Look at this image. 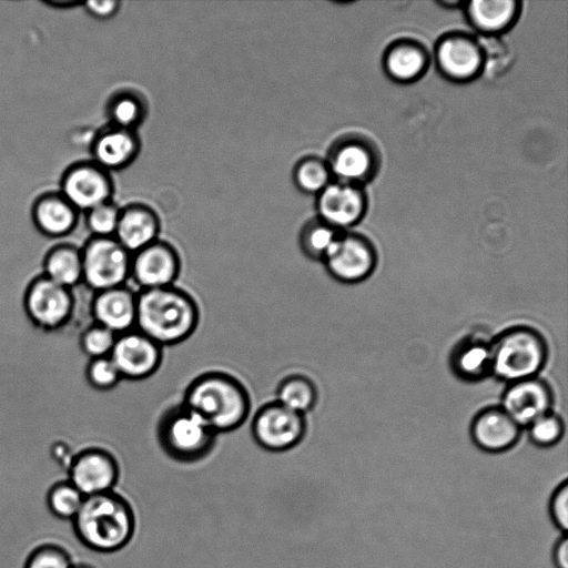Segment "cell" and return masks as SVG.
<instances>
[{"mask_svg":"<svg viewBox=\"0 0 568 568\" xmlns=\"http://www.w3.org/2000/svg\"><path fill=\"white\" fill-rule=\"evenodd\" d=\"M197 324V305L183 290L172 285L136 295L135 329L161 347L185 341Z\"/></svg>","mask_w":568,"mask_h":568,"instance_id":"obj_1","label":"cell"},{"mask_svg":"<svg viewBox=\"0 0 568 568\" xmlns=\"http://www.w3.org/2000/svg\"><path fill=\"white\" fill-rule=\"evenodd\" d=\"M73 523L81 541L101 552L125 547L135 528L131 504L115 490L84 497Z\"/></svg>","mask_w":568,"mask_h":568,"instance_id":"obj_2","label":"cell"},{"mask_svg":"<svg viewBox=\"0 0 568 568\" xmlns=\"http://www.w3.org/2000/svg\"><path fill=\"white\" fill-rule=\"evenodd\" d=\"M183 404L216 434L240 427L251 408L248 393L241 382L220 372L195 378L185 390Z\"/></svg>","mask_w":568,"mask_h":568,"instance_id":"obj_3","label":"cell"},{"mask_svg":"<svg viewBox=\"0 0 568 568\" xmlns=\"http://www.w3.org/2000/svg\"><path fill=\"white\" fill-rule=\"evenodd\" d=\"M489 347L491 374L507 384L536 377L548 356L544 336L528 326L505 329Z\"/></svg>","mask_w":568,"mask_h":568,"instance_id":"obj_4","label":"cell"},{"mask_svg":"<svg viewBox=\"0 0 568 568\" xmlns=\"http://www.w3.org/2000/svg\"><path fill=\"white\" fill-rule=\"evenodd\" d=\"M216 433L184 404L170 409L161 419L159 440L171 458L192 463L203 458L214 446Z\"/></svg>","mask_w":568,"mask_h":568,"instance_id":"obj_5","label":"cell"},{"mask_svg":"<svg viewBox=\"0 0 568 568\" xmlns=\"http://www.w3.org/2000/svg\"><path fill=\"white\" fill-rule=\"evenodd\" d=\"M326 163L337 182L362 186L375 178L382 156L369 136L354 132L342 135L333 143Z\"/></svg>","mask_w":568,"mask_h":568,"instance_id":"obj_6","label":"cell"},{"mask_svg":"<svg viewBox=\"0 0 568 568\" xmlns=\"http://www.w3.org/2000/svg\"><path fill=\"white\" fill-rule=\"evenodd\" d=\"M82 277L101 292L123 286L130 277L131 254L114 237H94L81 250Z\"/></svg>","mask_w":568,"mask_h":568,"instance_id":"obj_7","label":"cell"},{"mask_svg":"<svg viewBox=\"0 0 568 568\" xmlns=\"http://www.w3.org/2000/svg\"><path fill=\"white\" fill-rule=\"evenodd\" d=\"M323 262L335 280L355 284L372 275L376 267L377 253L366 236L342 232Z\"/></svg>","mask_w":568,"mask_h":568,"instance_id":"obj_8","label":"cell"},{"mask_svg":"<svg viewBox=\"0 0 568 568\" xmlns=\"http://www.w3.org/2000/svg\"><path fill=\"white\" fill-rule=\"evenodd\" d=\"M78 211H89L112 201L114 184L110 172L91 161H79L63 172L59 190Z\"/></svg>","mask_w":568,"mask_h":568,"instance_id":"obj_9","label":"cell"},{"mask_svg":"<svg viewBox=\"0 0 568 568\" xmlns=\"http://www.w3.org/2000/svg\"><path fill=\"white\" fill-rule=\"evenodd\" d=\"M304 415L294 413L276 402L263 406L252 422L255 442L270 452H285L296 446L304 437Z\"/></svg>","mask_w":568,"mask_h":568,"instance_id":"obj_10","label":"cell"},{"mask_svg":"<svg viewBox=\"0 0 568 568\" xmlns=\"http://www.w3.org/2000/svg\"><path fill=\"white\" fill-rule=\"evenodd\" d=\"M439 71L450 81L469 82L484 69V55L479 40L466 32L444 34L435 48Z\"/></svg>","mask_w":568,"mask_h":568,"instance_id":"obj_11","label":"cell"},{"mask_svg":"<svg viewBox=\"0 0 568 568\" xmlns=\"http://www.w3.org/2000/svg\"><path fill=\"white\" fill-rule=\"evenodd\" d=\"M181 261L178 251L160 239L131 255L130 277L142 290L172 286Z\"/></svg>","mask_w":568,"mask_h":568,"instance_id":"obj_12","label":"cell"},{"mask_svg":"<svg viewBox=\"0 0 568 568\" xmlns=\"http://www.w3.org/2000/svg\"><path fill=\"white\" fill-rule=\"evenodd\" d=\"M119 479L120 466L115 456L100 447L81 452L69 473V483L84 497L113 490Z\"/></svg>","mask_w":568,"mask_h":568,"instance_id":"obj_13","label":"cell"},{"mask_svg":"<svg viewBox=\"0 0 568 568\" xmlns=\"http://www.w3.org/2000/svg\"><path fill=\"white\" fill-rule=\"evenodd\" d=\"M316 197L317 219L341 232L357 224L367 209L366 193L355 184L332 181Z\"/></svg>","mask_w":568,"mask_h":568,"instance_id":"obj_14","label":"cell"},{"mask_svg":"<svg viewBox=\"0 0 568 568\" xmlns=\"http://www.w3.org/2000/svg\"><path fill=\"white\" fill-rule=\"evenodd\" d=\"M110 358L121 377L143 379L160 367L162 347L138 329H131L116 336Z\"/></svg>","mask_w":568,"mask_h":568,"instance_id":"obj_15","label":"cell"},{"mask_svg":"<svg viewBox=\"0 0 568 568\" xmlns=\"http://www.w3.org/2000/svg\"><path fill=\"white\" fill-rule=\"evenodd\" d=\"M552 402L550 386L536 376L507 384L500 407L523 428L549 413Z\"/></svg>","mask_w":568,"mask_h":568,"instance_id":"obj_16","label":"cell"},{"mask_svg":"<svg viewBox=\"0 0 568 568\" xmlns=\"http://www.w3.org/2000/svg\"><path fill=\"white\" fill-rule=\"evenodd\" d=\"M520 430L500 406L480 410L470 424L473 443L488 454H501L511 449L519 440Z\"/></svg>","mask_w":568,"mask_h":568,"instance_id":"obj_17","label":"cell"},{"mask_svg":"<svg viewBox=\"0 0 568 568\" xmlns=\"http://www.w3.org/2000/svg\"><path fill=\"white\" fill-rule=\"evenodd\" d=\"M160 230V217L153 209L131 203L120 209L113 237L132 255L159 240Z\"/></svg>","mask_w":568,"mask_h":568,"instance_id":"obj_18","label":"cell"},{"mask_svg":"<svg viewBox=\"0 0 568 568\" xmlns=\"http://www.w3.org/2000/svg\"><path fill=\"white\" fill-rule=\"evenodd\" d=\"M78 211L60 191L39 194L31 205V217L37 230L49 237L70 234L79 222Z\"/></svg>","mask_w":568,"mask_h":568,"instance_id":"obj_19","label":"cell"},{"mask_svg":"<svg viewBox=\"0 0 568 568\" xmlns=\"http://www.w3.org/2000/svg\"><path fill=\"white\" fill-rule=\"evenodd\" d=\"M26 307L34 322L43 328H51L58 327L69 317L72 300L65 287L47 277L30 287Z\"/></svg>","mask_w":568,"mask_h":568,"instance_id":"obj_20","label":"cell"},{"mask_svg":"<svg viewBox=\"0 0 568 568\" xmlns=\"http://www.w3.org/2000/svg\"><path fill=\"white\" fill-rule=\"evenodd\" d=\"M139 152L136 132L112 125L99 132L91 145L92 161L108 172L126 168Z\"/></svg>","mask_w":568,"mask_h":568,"instance_id":"obj_21","label":"cell"},{"mask_svg":"<svg viewBox=\"0 0 568 568\" xmlns=\"http://www.w3.org/2000/svg\"><path fill=\"white\" fill-rule=\"evenodd\" d=\"M92 311L99 325L119 335L135 327L136 295L126 286L99 292Z\"/></svg>","mask_w":568,"mask_h":568,"instance_id":"obj_22","label":"cell"},{"mask_svg":"<svg viewBox=\"0 0 568 568\" xmlns=\"http://www.w3.org/2000/svg\"><path fill=\"white\" fill-rule=\"evenodd\" d=\"M383 65L387 75L400 83H409L422 78L429 65L426 47L415 39H398L384 52Z\"/></svg>","mask_w":568,"mask_h":568,"instance_id":"obj_23","label":"cell"},{"mask_svg":"<svg viewBox=\"0 0 568 568\" xmlns=\"http://www.w3.org/2000/svg\"><path fill=\"white\" fill-rule=\"evenodd\" d=\"M469 23L484 37H498L507 31L520 13V1L474 0L465 3Z\"/></svg>","mask_w":568,"mask_h":568,"instance_id":"obj_24","label":"cell"},{"mask_svg":"<svg viewBox=\"0 0 568 568\" xmlns=\"http://www.w3.org/2000/svg\"><path fill=\"white\" fill-rule=\"evenodd\" d=\"M453 373L466 382H476L491 374L490 347L484 342L466 339L452 352Z\"/></svg>","mask_w":568,"mask_h":568,"instance_id":"obj_25","label":"cell"},{"mask_svg":"<svg viewBox=\"0 0 568 568\" xmlns=\"http://www.w3.org/2000/svg\"><path fill=\"white\" fill-rule=\"evenodd\" d=\"M48 278L63 286H72L82 277L81 250L71 244L52 247L44 258Z\"/></svg>","mask_w":568,"mask_h":568,"instance_id":"obj_26","label":"cell"},{"mask_svg":"<svg viewBox=\"0 0 568 568\" xmlns=\"http://www.w3.org/2000/svg\"><path fill=\"white\" fill-rule=\"evenodd\" d=\"M106 113L112 126L135 131L145 119L146 103L134 91H119L109 100Z\"/></svg>","mask_w":568,"mask_h":568,"instance_id":"obj_27","label":"cell"},{"mask_svg":"<svg viewBox=\"0 0 568 568\" xmlns=\"http://www.w3.org/2000/svg\"><path fill=\"white\" fill-rule=\"evenodd\" d=\"M317 400V390L313 382L304 376L294 375L281 382L276 392V403L304 415Z\"/></svg>","mask_w":568,"mask_h":568,"instance_id":"obj_28","label":"cell"},{"mask_svg":"<svg viewBox=\"0 0 568 568\" xmlns=\"http://www.w3.org/2000/svg\"><path fill=\"white\" fill-rule=\"evenodd\" d=\"M293 181L301 192L317 195L332 182V174L325 160L308 155L295 164Z\"/></svg>","mask_w":568,"mask_h":568,"instance_id":"obj_29","label":"cell"},{"mask_svg":"<svg viewBox=\"0 0 568 568\" xmlns=\"http://www.w3.org/2000/svg\"><path fill=\"white\" fill-rule=\"evenodd\" d=\"M341 233L320 219L310 221L300 234L301 248L310 258L323 261Z\"/></svg>","mask_w":568,"mask_h":568,"instance_id":"obj_30","label":"cell"},{"mask_svg":"<svg viewBox=\"0 0 568 568\" xmlns=\"http://www.w3.org/2000/svg\"><path fill=\"white\" fill-rule=\"evenodd\" d=\"M83 500L84 496L69 481L55 485L48 496L49 508L62 519H73Z\"/></svg>","mask_w":568,"mask_h":568,"instance_id":"obj_31","label":"cell"},{"mask_svg":"<svg viewBox=\"0 0 568 568\" xmlns=\"http://www.w3.org/2000/svg\"><path fill=\"white\" fill-rule=\"evenodd\" d=\"M527 428L530 442L540 448L557 445L565 433L561 417L551 412L534 420Z\"/></svg>","mask_w":568,"mask_h":568,"instance_id":"obj_32","label":"cell"},{"mask_svg":"<svg viewBox=\"0 0 568 568\" xmlns=\"http://www.w3.org/2000/svg\"><path fill=\"white\" fill-rule=\"evenodd\" d=\"M85 214L87 226L94 237L114 236L120 207L112 201L94 206L87 211Z\"/></svg>","mask_w":568,"mask_h":568,"instance_id":"obj_33","label":"cell"},{"mask_svg":"<svg viewBox=\"0 0 568 568\" xmlns=\"http://www.w3.org/2000/svg\"><path fill=\"white\" fill-rule=\"evenodd\" d=\"M479 43L484 55L483 71L491 75H500L510 67L511 52L498 37H483Z\"/></svg>","mask_w":568,"mask_h":568,"instance_id":"obj_34","label":"cell"},{"mask_svg":"<svg viewBox=\"0 0 568 568\" xmlns=\"http://www.w3.org/2000/svg\"><path fill=\"white\" fill-rule=\"evenodd\" d=\"M116 336L101 325L90 327L82 337V348L92 358L110 356Z\"/></svg>","mask_w":568,"mask_h":568,"instance_id":"obj_35","label":"cell"},{"mask_svg":"<svg viewBox=\"0 0 568 568\" xmlns=\"http://www.w3.org/2000/svg\"><path fill=\"white\" fill-rule=\"evenodd\" d=\"M87 378L91 385L100 390L115 386L121 375L110 356L93 358L87 367Z\"/></svg>","mask_w":568,"mask_h":568,"instance_id":"obj_36","label":"cell"},{"mask_svg":"<svg viewBox=\"0 0 568 568\" xmlns=\"http://www.w3.org/2000/svg\"><path fill=\"white\" fill-rule=\"evenodd\" d=\"M548 514L559 530L568 531V480L551 493L548 500Z\"/></svg>","mask_w":568,"mask_h":568,"instance_id":"obj_37","label":"cell"},{"mask_svg":"<svg viewBox=\"0 0 568 568\" xmlns=\"http://www.w3.org/2000/svg\"><path fill=\"white\" fill-rule=\"evenodd\" d=\"M26 568H72L64 551L53 546L37 549L29 558Z\"/></svg>","mask_w":568,"mask_h":568,"instance_id":"obj_38","label":"cell"},{"mask_svg":"<svg viewBox=\"0 0 568 568\" xmlns=\"http://www.w3.org/2000/svg\"><path fill=\"white\" fill-rule=\"evenodd\" d=\"M85 11L98 20H109L120 10L119 0H91L82 3Z\"/></svg>","mask_w":568,"mask_h":568,"instance_id":"obj_39","label":"cell"},{"mask_svg":"<svg viewBox=\"0 0 568 568\" xmlns=\"http://www.w3.org/2000/svg\"><path fill=\"white\" fill-rule=\"evenodd\" d=\"M552 562L556 568H568V536H562L552 549Z\"/></svg>","mask_w":568,"mask_h":568,"instance_id":"obj_40","label":"cell"},{"mask_svg":"<svg viewBox=\"0 0 568 568\" xmlns=\"http://www.w3.org/2000/svg\"><path fill=\"white\" fill-rule=\"evenodd\" d=\"M45 4L48 6H52L54 8H70L72 6H77L78 2L75 1H70V0H49V1H43Z\"/></svg>","mask_w":568,"mask_h":568,"instance_id":"obj_41","label":"cell"},{"mask_svg":"<svg viewBox=\"0 0 568 568\" xmlns=\"http://www.w3.org/2000/svg\"><path fill=\"white\" fill-rule=\"evenodd\" d=\"M438 3L443 7H457L460 4V1H439Z\"/></svg>","mask_w":568,"mask_h":568,"instance_id":"obj_42","label":"cell"},{"mask_svg":"<svg viewBox=\"0 0 568 568\" xmlns=\"http://www.w3.org/2000/svg\"><path fill=\"white\" fill-rule=\"evenodd\" d=\"M72 568H92V567L87 566V565H75V566H72Z\"/></svg>","mask_w":568,"mask_h":568,"instance_id":"obj_43","label":"cell"}]
</instances>
